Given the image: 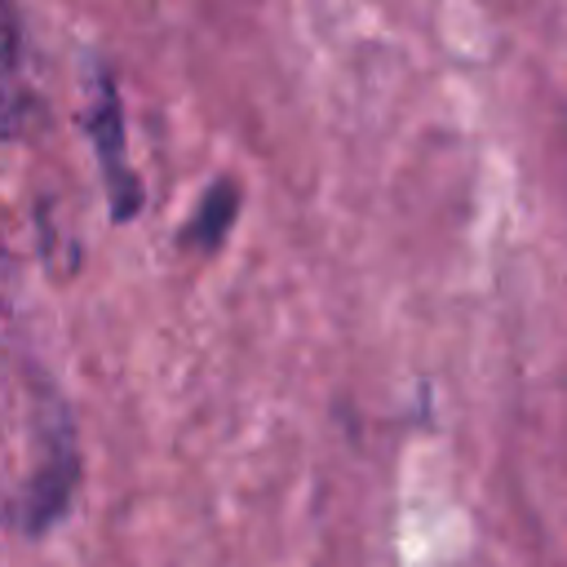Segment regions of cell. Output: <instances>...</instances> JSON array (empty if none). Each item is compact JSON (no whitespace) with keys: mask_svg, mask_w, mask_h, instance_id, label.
<instances>
[{"mask_svg":"<svg viewBox=\"0 0 567 567\" xmlns=\"http://www.w3.org/2000/svg\"><path fill=\"white\" fill-rule=\"evenodd\" d=\"M84 128H89V137H93V155H97V168H102V182H106L111 217H115V221H133L137 208H142V182H137V173L128 168L120 93H115V80H111L102 66L93 71V93H89V102H84Z\"/></svg>","mask_w":567,"mask_h":567,"instance_id":"1","label":"cell"},{"mask_svg":"<svg viewBox=\"0 0 567 567\" xmlns=\"http://www.w3.org/2000/svg\"><path fill=\"white\" fill-rule=\"evenodd\" d=\"M75 474H80V461H75L71 421H66L62 403L49 399L44 403V461H40L31 487H27V501H22L27 527H49L62 514V505H66V496L75 487Z\"/></svg>","mask_w":567,"mask_h":567,"instance_id":"2","label":"cell"},{"mask_svg":"<svg viewBox=\"0 0 567 567\" xmlns=\"http://www.w3.org/2000/svg\"><path fill=\"white\" fill-rule=\"evenodd\" d=\"M31 111H35V93L27 80L22 13L13 0H0V137L22 133Z\"/></svg>","mask_w":567,"mask_h":567,"instance_id":"3","label":"cell"},{"mask_svg":"<svg viewBox=\"0 0 567 567\" xmlns=\"http://www.w3.org/2000/svg\"><path fill=\"white\" fill-rule=\"evenodd\" d=\"M239 199H244L239 182H235V177H217V182L199 195L190 221L177 230V244H182V248H199V252H217L221 239L230 235L235 217H239Z\"/></svg>","mask_w":567,"mask_h":567,"instance_id":"4","label":"cell"}]
</instances>
